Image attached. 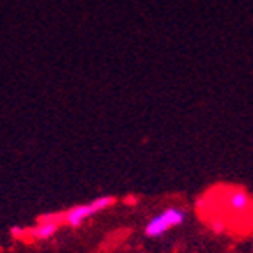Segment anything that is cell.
<instances>
[{
  "label": "cell",
  "mask_w": 253,
  "mask_h": 253,
  "mask_svg": "<svg viewBox=\"0 0 253 253\" xmlns=\"http://www.w3.org/2000/svg\"><path fill=\"white\" fill-rule=\"evenodd\" d=\"M186 221V211L182 207H167L156 216H152L145 225V236L156 239L175 227H181Z\"/></svg>",
  "instance_id": "obj_1"
},
{
  "label": "cell",
  "mask_w": 253,
  "mask_h": 253,
  "mask_svg": "<svg viewBox=\"0 0 253 253\" xmlns=\"http://www.w3.org/2000/svg\"><path fill=\"white\" fill-rule=\"evenodd\" d=\"M114 202H115L114 197H108V195L97 197V199L90 200V202L71 207V209L64 214V221H66V225H69V227H73V228L80 227L82 223H85L89 218L96 216L97 212L106 211L110 206H114Z\"/></svg>",
  "instance_id": "obj_2"
},
{
  "label": "cell",
  "mask_w": 253,
  "mask_h": 253,
  "mask_svg": "<svg viewBox=\"0 0 253 253\" xmlns=\"http://www.w3.org/2000/svg\"><path fill=\"white\" fill-rule=\"evenodd\" d=\"M59 227H60L59 216H55V218L53 216H48V218L41 219V221L30 230V236H32V239H36V241L50 239V237L59 230Z\"/></svg>",
  "instance_id": "obj_3"
},
{
  "label": "cell",
  "mask_w": 253,
  "mask_h": 253,
  "mask_svg": "<svg viewBox=\"0 0 253 253\" xmlns=\"http://www.w3.org/2000/svg\"><path fill=\"white\" fill-rule=\"evenodd\" d=\"M227 204L228 207H230V211L234 212H246L250 209V204H252V200H250V195L246 193V191L243 190H232L230 193L227 195Z\"/></svg>",
  "instance_id": "obj_4"
}]
</instances>
